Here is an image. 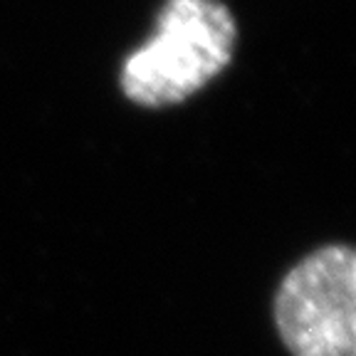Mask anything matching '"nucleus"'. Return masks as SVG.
<instances>
[{
	"mask_svg": "<svg viewBox=\"0 0 356 356\" xmlns=\"http://www.w3.org/2000/svg\"><path fill=\"white\" fill-rule=\"evenodd\" d=\"M275 324L292 356H356V252L324 245L275 295Z\"/></svg>",
	"mask_w": 356,
	"mask_h": 356,
	"instance_id": "nucleus-2",
	"label": "nucleus"
},
{
	"mask_svg": "<svg viewBox=\"0 0 356 356\" xmlns=\"http://www.w3.org/2000/svg\"><path fill=\"white\" fill-rule=\"evenodd\" d=\"M235 38V20L220 0H168L156 35L124 62V95L149 109L188 99L228 67Z\"/></svg>",
	"mask_w": 356,
	"mask_h": 356,
	"instance_id": "nucleus-1",
	"label": "nucleus"
}]
</instances>
